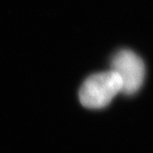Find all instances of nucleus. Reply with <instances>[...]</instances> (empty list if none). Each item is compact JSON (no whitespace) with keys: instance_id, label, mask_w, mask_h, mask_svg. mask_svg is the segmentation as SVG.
<instances>
[{"instance_id":"nucleus-2","label":"nucleus","mask_w":153,"mask_h":153,"mask_svg":"<svg viewBox=\"0 0 153 153\" xmlns=\"http://www.w3.org/2000/svg\"><path fill=\"white\" fill-rule=\"evenodd\" d=\"M111 65V70L121 80L122 92L131 95L140 89L145 76V65L137 54L130 50H121L114 54Z\"/></svg>"},{"instance_id":"nucleus-1","label":"nucleus","mask_w":153,"mask_h":153,"mask_svg":"<svg viewBox=\"0 0 153 153\" xmlns=\"http://www.w3.org/2000/svg\"><path fill=\"white\" fill-rule=\"evenodd\" d=\"M122 92V83L113 70L96 73L87 79L79 92L81 104L89 109H102Z\"/></svg>"}]
</instances>
